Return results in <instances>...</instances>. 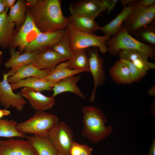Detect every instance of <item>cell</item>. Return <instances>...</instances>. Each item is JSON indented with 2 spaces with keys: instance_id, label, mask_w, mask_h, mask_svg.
<instances>
[{
  "instance_id": "cell-44",
  "label": "cell",
  "mask_w": 155,
  "mask_h": 155,
  "mask_svg": "<svg viewBox=\"0 0 155 155\" xmlns=\"http://www.w3.org/2000/svg\"><path fill=\"white\" fill-rule=\"evenodd\" d=\"M58 155H63L62 154L60 153H59Z\"/></svg>"
},
{
  "instance_id": "cell-23",
  "label": "cell",
  "mask_w": 155,
  "mask_h": 155,
  "mask_svg": "<svg viewBox=\"0 0 155 155\" xmlns=\"http://www.w3.org/2000/svg\"><path fill=\"white\" fill-rule=\"evenodd\" d=\"M109 72L111 78L117 83L130 84L133 83L128 67L121 59L115 63Z\"/></svg>"
},
{
  "instance_id": "cell-24",
  "label": "cell",
  "mask_w": 155,
  "mask_h": 155,
  "mask_svg": "<svg viewBox=\"0 0 155 155\" xmlns=\"http://www.w3.org/2000/svg\"><path fill=\"white\" fill-rule=\"evenodd\" d=\"M67 18L69 24L81 31L94 33L100 30L101 27L95 22V19L91 18L77 14L71 15Z\"/></svg>"
},
{
  "instance_id": "cell-36",
  "label": "cell",
  "mask_w": 155,
  "mask_h": 155,
  "mask_svg": "<svg viewBox=\"0 0 155 155\" xmlns=\"http://www.w3.org/2000/svg\"><path fill=\"white\" fill-rule=\"evenodd\" d=\"M2 3L5 8H11L14 5L15 0H2Z\"/></svg>"
},
{
  "instance_id": "cell-26",
  "label": "cell",
  "mask_w": 155,
  "mask_h": 155,
  "mask_svg": "<svg viewBox=\"0 0 155 155\" xmlns=\"http://www.w3.org/2000/svg\"><path fill=\"white\" fill-rule=\"evenodd\" d=\"M67 62V67L69 69L89 71L88 58L86 49L73 51L72 55Z\"/></svg>"
},
{
  "instance_id": "cell-28",
  "label": "cell",
  "mask_w": 155,
  "mask_h": 155,
  "mask_svg": "<svg viewBox=\"0 0 155 155\" xmlns=\"http://www.w3.org/2000/svg\"><path fill=\"white\" fill-rule=\"evenodd\" d=\"M133 35L138 40L155 49V22L141 27Z\"/></svg>"
},
{
  "instance_id": "cell-9",
  "label": "cell",
  "mask_w": 155,
  "mask_h": 155,
  "mask_svg": "<svg viewBox=\"0 0 155 155\" xmlns=\"http://www.w3.org/2000/svg\"><path fill=\"white\" fill-rule=\"evenodd\" d=\"M8 77L6 73H4L2 80H0V103L4 108L12 107L18 111H22L27 102L20 93L13 92L8 82Z\"/></svg>"
},
{
  "instance_id": "cell-7",
  "label": "cell",
  "mask_w": 155,
  "mask_h": 155,
  "mask_svg": "<svg viewBox=\"0 0 155 155\" xmlns=\"http://www.w3.org/2000/svg\"><path fill=\"white\" fill-rule=\"evenodd\" d=\"M48 138L58 152L63 155H70L73 140V133L64 121L58 122L50 130Z\"/></svg>"
},
{
  "instance_id": "cell-30",
  "label": "cell",
  "mask_w": 155,
  "mask_h": 155,
  "mask_svg": "<svg viewBox=\"0 0 155 155\" xmlns=\"http://www.w3.org/2000/svg\"><path fill=\"white\" fill-rule=\"evenodd\" d=\"M26 7L25 1L22 0H18L10 8L9 17L17 28H19L25 20Z\"/></svg>"
},
{
  "instance_id": "cell-20",
  "label": "cell",
  "mask_w": 155,
  "mask_h": 155,
  "mask_svg": "<svg viewBox=\"0 0 155 155\" xmlns=\"http://www.w3.org/2000/svg\"><path fill=\"white\" fill-rule=\"evenodd\" d=\"M10 84L13 91L21 88L26 87L41 92L44 91L52 90L55 83L48 81L44 78L30 77Z\"/></svg>"
},
{
  "instance_id": "cell-41",
  "label": "cell",
  "mask_w": 155,
  "mask_h": 155,
  "mask_svg": "<svg viewBox=\"0 0 155 155\" xmlns=\"http://www.w3.org/2000/svg\"><path fill=\"white\" fill-rule=\"evenodd\" d=\"M148 92L151 96H154L155 95V86H152L148 90Z\"/></svg>"
},
{
  "instance_id": "cell-4",
  "label": "cell",
  "mask_w": 155,
  "mask_h": 155,
  "mask_svg": "<svg viewBox=\"0 0 155 155\" xmlns=\"http://www.w3.org/2000/svg\"><path fill=\"white\" fill-rule=\"evenodd\" d=\"M58 122L56 115L45 111H37L30 118L18 123L16 128L21 133L48 137L53 126Z\"/></svg>"
},
{
  "instance_id": "cell-34",
  "label": "cell",
  "mask_w": 155,
  "mask_h": 155,
  "mask_svg": "<svg viewBox=\"0 0 155 155\" xmlns=\"http://www.w3.org/2000/svg\"><path fill=\"white\" fill-rule=\"evenodd\" d=\"M103 3L105 7L107 13H110L114 9L118 0H102Z\"/></svg>"
},
{
  "instance_id": "cell-5",
  "label": "cell",
  "mask_w": 155,
  "mask_h": 155,
  "mask_svg": "<svg viewBox=\"0 0 155 155\" xmlns=\"http://www.w3.org/2000/svg\"><path fill=\"white\" fill-rule=\"evenodd\" d=\"M66 29L69 37L72 51L96 47L102 54L107 52L106 42L110 37L105 35L98 36L93 33L81 31L69 24Z\"/></svg>"
},
{
  "instance_id": "cell-2",
  "label": "cell",
  "mask_w": 155,
  "mask_h": 155,
  "mask_svg": "<svg viewBox=\"0 0 155 155\" xmlns=\"http://www.w3.org/2000/svg\"><path fill=\"white\" fill-rule=\"evenodd\" d=\"M83 114L82 135L92 143L96 144L102 141L112 133L111 125L106 126L107 119L103 112L98 107L84 106Z\"/></svg>"
},
{
  "instance_id": "cell-14",
  "label": "cell",
  "mask_w": 155,
  "mask_h": 155,
  "mask_svg": "<svg viewBox=\"0 0 155 155\" xmlns=\"http://www.w3.org/2000/svg\"><path fill=\"white\" fill-rule=\"evenodd\" d=\"M40 51L25 52L20 54L15 49L10 47V58L5 63V66L10 69L6 73L8 77L16 73L20 68L32 63Z\"/></svg>"
},
{
  "instance_id": "cell-16",
  "label": "cell",
  "mask_w": 155,
  "mask_h": 155,
  "mask_svg": "<svg viewBox=\"0 0 155 155\" xmlns=\"http://www.w3.org/2000/svg\"><path fill=\"white\" fill-rule=\"evenodd\" d=\"M67 60L52 49L40 51L32 64L38 69L53 70L59 64Z\"/></svg>"
},
{
  "instance_id": "cell-3",
  "label": "cell",
  "mask_w": 155,
  "mask_h": 155,
  "mask_svg": "<svg viewBox=\"0 0 155 155\" xmlns=\"http://www.w3.org/2000/svg\"><path fill=\"white\" fill-rule=\"evenodd\" d=\"M107 52L113 56L118 55L123 49H134L145 53L151 59H155V50L149 45L133 37L126 30L123 24L119 31L106 42Z\"/></svg>"
},
{
  "instance_id": "cell-37",
  "label": "cell",
  "mask_w": 155,
  "mask_h": 155,
  "mask_svg": "<svg viewBox=\"0 0 155 155\" xmlns=\"http://www.w3.org/2000/svg\"><path fill=\"white\" fill-rule=\"evenodd\" d=\"M11 114V112L7 109L4 108L0 109V119L6 116H8Z\"/></svg>"
},
{
  "instance_id": "cell-43",
  "label": "cell",
  "mask_w": 155,
  "mask_h": 155,
  "mask_svg": "<svg viewBox=\"0 0 155 155\" xmlns=\"http://www.w3.org/2000/svg\"><path fill=\"white\" fill-rule=\"evenodd\" d=\"M2 53L1 51H0V66L2 63Z\"/></svg>"
},
{
  "instance_id": "cell-13",
  "label": "cell",
  "mask_w": 155,
  "mask_h": 155,
  "mask_svg": "<svg viewBox=\"0 0 155 155\" xmlns=\"http://www.w3.org/2000/svg\"><path fill=\"white\" fill-rule=\"evenodd\" d=\"M65 30L52 32H40L25 47V52L41 51L52 47L60 40Z\"/></svg>"
},
{
  "instance_id": "cell-8",
  "label": "cell",
  "mask_w": 155,
  "mask_h": 155,
  "mask_svg": "<svg viewBox=\"0 0 155 155\" xmlns=\"http://www.w3.org/2000/svg\"><path fill=\"white\" fill-rule=\"evenodd\" d=\"M90 48L87 53L89 71L92 75L94 81V86L90 99V101L93 102L95 98L98 87L104 84L106 77L104 69V60L99 55L98 48L96 47Z\"/></svg>"
},
{
  "instance_id": "cell-31",
  "label": "cell",
  "mask_w": 155,
  "mask_h": 155,
  "mask_svg": "<svg viewBox=\"0 0 155 155\" xmlns=\"http://www.w3.org/2000/svg\"><path fill=\"white\" fill-rule=\"evenodd\" d=\"M52 49L67 60L71 58L73 51L71 48L69 37L66 29L61 39Z\"/></svg>"
},
{
  "instance_id": "cell-38",
  "label": "cell",
  "mask_w": 155,
  "mask_h": 155,
  "mask_svg": "<svg viewBox=\"0 0 155 155\" xmlns=\"http://www.w3.org/2000/svg\"><path fill=\"white\" fill-rule=\"evenodd\" d=\"M148 155H155V139L153 140Z\"/></svg>"
},
{
  "instance_id": "cell-33",
  "label": "cell",
  "mask_w": 155,
  "mask_h": 155,
  "mask_svg": "<svg viewBox=\"0 0 155 155\" xmlns=\"http://www.w3.org/2000/svg\"><path fill=\"white\" fill-rule=\"evenodd\" d=\"M122 60L128 67L133 83L140 81L146 75L142 72L133 63L126 60Z\"/></svg>"
},
{
  "instance_id": "cell-17",
  "label": "cell",
  "mask_w": 155,
  "mask_h": 155,
  "mask_svg": "<svg viewBox=\"0 0 155 155\" xmlns=\"http://www.w3.org/2000/svg\"><path fill=\"white\" fill-rule=\"evenodd\" d=\"M118 55L120 59L131 62L146 74L149 70L155 69V63L149 61L148 56L139 50H122L119 52Z\"/></svg>"
},
{
  "instance_id": "cell-46",
  "label": "cell",
  "mask_w": 155,
  "mask_h": 155,
  "mask_svg": "<svg viewBox=\"0 0 155 155\" xmlns=\"http://www.w3.org/2000/svg\"><path fill=\"white\" fill-rule=\"evenodd\" d=\"M1 51V49H0V51Z\"/></svg>"
},
{
  "instance_id": "cell-39",
  "label": "cell",
  "mask_w": 155,
  "mask_h": 155,
  "mask_svg": "<svg viewBox=\"0 0 155 155\" xmlns=\"http://www.w3.org/2000/svg\"><path fill=\"white\" fill-rule=\"evenodd\" d=\"M133 0H121L119 2L121 4L123 7L127 6V5H129Z\"/></svg>"
},
{
  "instance_id": "cell-27",
  "label": "cell",
  "mask_w": 155,
  "mask_h": 155,
  "mask_svg": "<svg viewBox=\"0 0 155 155\" xmlns=\"http://www.w3.org/2000/svg\"><path fill=\"white\" fill-rule=\"evenodd\" d=\"M67 65V61L59 64L44 78L55 84L67 77L83 72L81 70L69 69Z\"/></svg>"
},
{
  "instance_id": "cell-25",
  "label": "cell",
  "mask_w": 155,
  "mask_h": 155,
  "mask_svg": "<svg viewBox=\"0 0 155 155\" xmlns=\"http://www.w3.org/2000/svg\"><path fill=\"white\" fill-rule=\"evenodd\" d=\"M131 3L129 5L123 7L120 13L111 21L101 27L100 30L104 35L110 37L115 35L121 29L131 11Z\"/></svg>"
},
{
  "instance_id": "cell-32",
  "label": "cell",
  "mask_w": 155,
  "mask_h": 155,
  "mask_svg": "<svg viewBox=\"0 0 155 155\" xmlns=\"http://www.w3.org/2000/svg\"><path fill=\"white\" fill-rule=\"evenodd\" d=\"M93 149L86 144H81L74 141L69 152L70 155H92Z\"/></svg>"
},
{
  "instance_id": "cell-40",
  "label": "cell",
  "mask_w": 155,
  "mask_h": 155,
  "mask_svg": "<svg viewBox=\"0 0 155 155\" xmlns=\"http://www.w3.org/2000/svg\"><path fill=\"white\" fill-rule=\"evenodd\" d=\"M38 2L37 0H26L27 4L29 5L32 7L35 6Z\"/></svg>"
},
{
  "instance_id": "cell-1",
  "label": "cell",
  "mask_w": 155,
  "mask_h": 155,
  "mask_svg": "<svg viewBox=\"0 0 155 155\" xmlns=\"http://www.w3.org/2000/svg\"><path fill=\"white\" fill-rule=\"evenodd\" d=\"M60 0H38L30 14L35 24L41 32H52L65 30L69 24L65 16Z\"/></svg>"
},
{
  "instance_id": "cell-6",
  "label": "cell",
  "mask_w": 155,
  "mask_h": 155,
  "mask_svg": "<svg viewBox=\"0 0 155 155\" xmlns=\"http://www.w3.org/2000/svg\"><path fill=\"white\" fill-rule=\"evenodd\" d=\"M131 4V11L123 24L131 35L143 26L155 22V4L145 7L139 4L136 0H133Z\"/></svg>"
},
{
  "instance_id": "cell-15",
  "label": "cell",
  "mask_w": 155,
  "mask_h": 155,
  "mask_svg": "<svg viewBox=\"0 0 155 155\" xmlns=\"http://www.w3.org/2000/svg\"><path fill=\"white\" fill-rule=\"evenodd\" d=\"M20 93L36 111H45L51 109L55 102L54 97L46 96L40 92L28 88H23Z\"/></svg>"
},
{
  "instance_id": "cell-18",
  "label": "cell",
  "mask_w": 155,
  "mask_h": 155,
  "mask_svg": "<svg viewBox=\"0 0 155 155\" xmlns=\"http://www.w3.org/2000/svg\"><path fill=\"white\" fill-rule=\"evenodd\" d=\"M80 78V76L73 75L63 79L55 83L52 89L53 94L52 96L55 97L63 92H70L82 98H85V96L77 85Z\"/></svg>"
},
{
  "instance_id": "cell-35",
  "label": "cell",
  "mask_w": 155,
  "mask_h": 155,
  "mask_svg": "<svg viewBox=\"0 0 155 155\" xmlns=\"http://www.w3.org/2000/svg\"><path fill=\"white\" fill-rule=\"evenodd\" d=\"M137 2L140 5L148 7L155 4V0H138Z\"/></svg>"
},
{
  "instance_id": "cell-42",
  "label": "cell",
  "mask_w": 155,
  "mask_h": 155,
  "mask_svg": "<svg viewBox=\"0 0 155 155\" xmlns=\"http://www.w3.org/2000/svg\"><path fill=\"white\" fill-rule=\"evenodd\" d=\"M5 8L2 3V0H0V14L5 11Z\"/></svg>"
},
{
  "instance_id": "cell-29",
  "label": "cell",
  "mask_w": 155,
  "mask_h": 155,
  "mask_svg": "<svg viewBox=\"0 0 155 155\" xmlns=\"http://www.w3.org/2000/svg\"><path fill=\"white\" fill-rule=\"evenodd\" d=\"M17 122L14 120L0 119V138H26V135L17 130Z\"/></svg>"
},
{
  "instance_id": "cell-11",
  "label": "cell",
  "mask_w": 155,
  "mask_h": 155,
  "mask_svg": "<svg viewBox=\"0 0 155 155\" xmlns=\"http://www.w3.org/2000/svg\"><path fill=\"white\" fill-rule=\"evenodd\" d=\"M0 155H38L26 140L11 138L0 143Z\"/></svg>"
},
{
  "instance_id": "cell-21",
  "label": "cell",
  "mask_w": 155,
  "mask_h": 155,
  "mask_svg": "<svg viewBox=\"0 0 155 155\" xmlns=\"http://www.w3.org/2000/svg\"><path fill=\"white\" fill-rule=\"evenodd\" d=\"M51 71L38 69L31 63L22 67L15 74L8 77L7 81L9 83L12 84L29 78H43L47 76Z\"/></svg>"
},
{
  "instance_id": "cell-10",
  "label": "cell",
  "mask_w": 155,
  "mask_h": 155,
  "mask_svg": "<svg viewBox=\"0 0 155 155\" xmlns=\"http://www.w3.org/2000/svg\"><path fill=\"white\" fill-rule=\"evenodd\" d=\"M40 32L30 14L28 13L19 31L13 38L10 47L15 48L18 47L22 51L26 46L34 40Z\"/></svg>"
},
{
  "instance_id": "cell-19",
  "label": "cell",
  "mask_w": 155,
  "mask_h": 155,
  "mask_svg": "<svg viewBox=\"0 0 155 155\" xmlns=\"http://www.w3.org/2000/svg\"><path fill=\"white\" fill-rule=\"evenodd\" d=\"M8 8L0 14V46L10 47L12 43L15 24L10 20L7 12Z\"/></svg>"
},
{
  "instance_id": "cell-45",
  "label": "cell",
  "mask_w": 155,
  "mask_h": 155,
  "mask_svg": "<svg viewBox=\"0 0 155 155\" xmlns=\"http://www.w3.org/2000/svg\"><path fill=\"white\" fill-rule=\"evenodd\" d=\"M1 141V138H0V143Z\"/></svg>"
},
{
  "instance_id": "cell-22",
  "label": "cell",
  "mask_w": 155,
  "mask_h": 155,
  "mask_svg": "<svg viewBox=\"0 0 155 155\" xmlns=\"http://www.w3.org/2000/svg\"><path fill=\"white\" fill-rule=\"evenodd\" d=\"M38 155H58L59 152L48 137L26 136Z\"/></svg>"
},
{
  "instance_id": "cell-12",
  "label": "cell",
  "mask_w": 155,
  "mask_h": 155,
  "mask_svg": "<svg viewBox=\"0 0 155 155\" xmlns=\"http://www.w3.org/2000/svg\"><path fill=\"white\" fill-rule=\"evenodd\" d=\"M71 15H82L95 19L99 14L106 11L102 0H80L71 3Z\"/></svg>"
}]
</instances>
